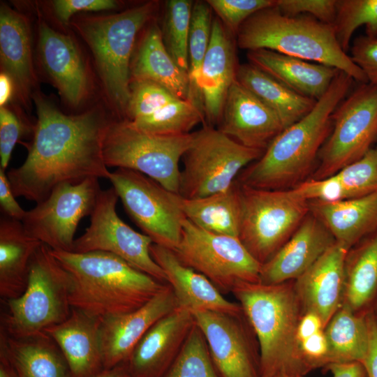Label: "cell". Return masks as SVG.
<instances>
[{
    "label": "cell",
    "mask_w": 377,
    "mask_h": 377,
    "mask_svg": "<svg viewBox=\"0 0 377 377\" xmlns=\"http://www.w3.org/2000/svg\"><path fill=\"white\" fill-rule=\"evenodd\" d=\"M32 98L37 121L27 156L7 172L15 197L38 203L59 184L108 179L103 145L111 121L98 110L67 115L40 94Z\"/></svg>",
    "instance_id": "1"
},
{
    "label": "cell",
    "mask_w": 377,
    "mask_h": 377,
    "mask_svg": "<svg viewBox=\"0 0 377 377\" xmlns=\"http://www.w3.org/2000/svg\"><path fill=\"white\" fill-rule=\"evenodd\" d=\"M355 80L338 71L329 89L303 118L280 133L262 156L251 163L237 182L266 190L297 186L311 169L330 135L333 113Z\"/></svg>",
    "instance_id": "2"
},
{
    "label": "cell",
    "mask_w": 377,
    "mask_h": 377,
    "mask_svg": "<svg viewBox=\"0 0 377 377\" xmlns=\"http://www.w3.org/2000/svg\"><path fill=\"white\" fill-rule=\"evenodd\" d=\"M51 252L69 274L71 307L96 316L135 311L167 284L110 253Z\"/></svg>",
    "instance_id": "3"
},
{
    "label": "cell",
    "mask_w": 377,
    "mask_h": 377,
    "mask_svg": "<svg viewBox=\"0 0 377 377\" xmlns=\"http://www.w3.org/2000/svg\"><path fill=\"white\" fill-rule=\"evenodd\" d=\"M294 281L277 284L243 282L232 291L256 337L260 377L309 373L297 339L304 310Z\"/></svg>",
    "instance_id": "4"
},
{
    "label": "cell",
    "mask_w": 377,
    "mask_h": 377,
    "mask_svg": "<svg viewBox=\"0 0 377 377\" xmlns=\"http://www.w3.org/2000/svg\"><path fill=\"white\" fill-rule=\"evenodd\" d=\"M237 46L248 51L266 49L333 67L360 84L368 80L340 47L332 26L310 15L287 16L274 6L249 17L236 34Z\"/></svg>",
    "instance_id": "5"
},
{
    "label": "cell",
    "mask_w": 377,
    "mask_h": 377,
    "mask_svg": "<svg viewBox=\"0 0 377 377\" xmlns=\"http://www.w3.org/2000/svg\"><path fill=\"white\" fill-rule=\"evenodd\" d=\"M70 277L53 256L41 244L31 260L27 286L18 297L3 300L1 330L15 338L40 335L64 321L71 314Z\"/></svg>",
    "instance_id": "6"
},
{
    "label": "cell",
    "mask_w": 377,
    "mask_h": 377,
    "mask_svg": "<svg viewBox=\"0 0 377 377\" xmlns=\"http://www.w3.org/2000/svg\"><path fill=\"white\" fill-rule=\"evenodd\" d=\"M156 3L147 2L110 15L82 18L78 31L91 49L104 89L114 105L126 112L130 68L137 34L151 19Z\"/></svg>",
    "instance_id": "7"
},
{
    "label": "cell",
    "mask_w": 377,
    "mask_h": 377,
    "mask_svg": "<svg viewBox=\"0 0 377 377\" xmlns=\"http://www.w3.org/2000/svg\"><path fill=\"white\" fill-rule=\"evenodd\" d=\"M192 138V133L156 135L137 129L126 119L112 121L103 140L104 161L107 167L139 172L179 193V161Z\"/></svg>",
    "instance_id": "8"
},
{
    "label": "cell",
    "mask_w": 377,
    "mask_h": 377,
    "mask_svg": "<svg viewBox=\"0 0 377 377\" xmlns=\"http://www.w3.org/2000/svg\"><path fill=\"white\" fill-rule=\"evenodd\" d=\"M239 185V239L263 265L288 240L309 214V201L293 188L266 190Z\"/></svg>",
    "instance_id": "9"
},
{
    "label": "cell",
    "mask_w": 377,
    "mask_h": 377,
    "mask_svg": "<svg viewBox=\"0 0 377 377\" xmlns=\"http://www.w3.org/2000/svg\"><path fill=\"white\" fill-rule=\"evenodd\" d=\"M182 156L179 195L198 198L229 188L239 172L265 151L249 148L214 127L205 125L192 133Z\"/></svg>",
    "instance_id": "10"
},
{
    "label": "cell",
    "mask_w": 377,
    "mask_h": 377,
    "mask_svg": "<svg viewBox=\"0 0 377 377\" xmlns=\"http://www.w3.org/2000/svg\"><path fill=\"white\" fill-rule=\"evenodd\" d=\"M186 266L207 277L222 293L238 284L260 282L261 264L239 237L202 230L187 219L180 242L174 250Z\"/></svg>",
    "instance_id": "11"
},
{
    "label": "cell",
    "mask_w": 377,
    "mask_h": 377,
    "mask_svg": "<svg viewBox=\"0 0 377 377\" xmlns=\"http://www.w3.org/2000/svg\"><path fill=\"white\" fill-rule=\"evenodd\" d=\"M377 140V84L362 83L337 107L313 179L328 177L366 155Z\"/></svg>",
    "instance_id": "12"
},
{
    "label": "cell",
    "mask_w": 377,
    "mask_h": 377,
    "mask_svg": "<svg viewBox=\"0 0 377 377\" xmlns=\"http://www.w3.org/2000/svg\"><path fill=\"white\" fill-rule=\"evenodd\" d=\"M108 180L117 191L129 217L154 244L174 251L186 219L179 195L135 170L117 168Z\"/></svg>",
    "instance_id": "13"
},
{
    "label": "cell",
    "mask_w": 377,
    "mask_h": 377,
    "mask_svg": "<svg viewBox=\"0 0 377 377\" xmlns=\"http://www.w3.org/2000/svg\"><path fill=\"white\" fill-rule=\"evenodd\" d=\"M98 179L56 186L26 212L22 223L27 233L52 250L72 251L78 223L91 214L102 190Z\"/></svg>",
    "instance_id": "14"
},
{
    "label": "cell",
    "mask_w": 377,
    "mask_h": 377,
    "mask_svg": "<svg viewBox=\"0 0 377 377\" xmlns=\"http://www.w3.org/2000/svg\"><path fill=\"white\" fill-rule=\"evenodd\" d=\"M118 194L112 186L101 190L91 213L90 224L75 239L73 252L104 251L112 253L135 268L163 283L165 272L150 253L151 239L126 224L117 214Z\"/></svg>",
    "instance_id": "15"
},
{
    "label": "cell",
    "mask_w": 377,
    "mask_h": 377,
    "mask_svg": "<svg viewBox=\"0 0 377 377\" xmlns=\"http://www.w3.org/2000/svg\"><path fill=\"white\" fill-rule=\"evenodd\" d=\"M222 377H260L259 346L244 313L192 312Z\"/></svg>",
    "instance_id": "16"
},
{
    "label": "cell",
    "mask_w": 377,
    "mask_h": 377,
    "mask_svg": "<svg viewBox=\"0 0 377 377\" xmlns=\"http://www.w3.org/2000/svg\"><path fill=\"white\" fill-rule=\"evenodd\" d=\"M178 307L170 286L167 283L139 309L102 318L101 337L104 369L128 359L147 331L161 318Z\"/></svg>",
    "instance_id": "17"
},
{
    "label": "cell",
    "mask_w": 377,
    "mask_h": 377,
    "mask_svg": "<svg viewBox=\"0 0 377 377\" xmlns=\"http://www.w3.org/2000/svg\"><path fill=\"white\" fill-rule=\"evenodd\" d=\"M218 129L245 147L265 151L284 128L278 115L236 80Z\"/></svg>",
    "instance_id": "18"
},
{
    "label": "cell",
    "mask_w": 377,
    "mask_h": 377,
    "mask_svg": "<svg viewBox=\"0 0 377 377\" xmlns=\"http://www.w3.org/2000/svg\"><path fill=\"white\" fill-rule=\"evenodd\" d=\"M194 324L192 311L180 306L158 320L126 361L131 377H161L176 359Z\"/></svg>",
    "instance_id": "19"
},
{
    "label": "cell",
    "mask_w": 377,
    "mask_h": 377,
    "mask_svg": "<svg viewBox=\"0 0 377 377\" xmlns=\"http://www.w3.org/2000/svg\"><path fill=\"white\" fill-rule=\"evenodd\" d=\"M335 242L327 228L309 212L288 240L261 265L260 283L296 280Z\"/></svg>",
    "instance_id": "20"
},
{
    "label": "cell",
    "mask_w": 377,
    "mask_h": 377,
    "mask_svg": "<svg viewBox=\"0 0 377 377\" xmlns=\"http://www.w3.org/2000/svg\"><path fill=\"white\" fill-rule=\"evenodd\" d=\"M348 250L343 244L335 242L294 281L304 312L318 316L324 328L342 305L344 263Z\"/></svg>",
    "instance_id": "21"
},
{
    "label": "cell",
    "mask_w": 377,
    "mask_h": 377,
    "mask_svg": "<svg viewBox=\"0 0 377 377\" xmlns=\"http://www.w3.org/2000/svg\"><path fill=\"white\" fill-rule=\"evenodd\" d=\"M231 35L218 17L213 19L200 78L205 119L213 127L219 124L228 90L237 80L239 65Z\"/></svg>",
    "instance_id": "22"
},
{
    "label": "cell",
    "mask_w": 377,
    "mask_h": 377,
    "mask_svg": "<svg viewBox=\"0 0 377 377\" xmlns=\"http://www.w3.org/2000/svg\"><path fill=\"white\" fill-rule=\"evenodd\" d=\"M102 318L72 308L64 321L45 331L64 356L71 377H94L104 369Z\"/></svg>",
    "instance_id": "23"
},
{
    "label": "cell",
    "mask_w": 377,
    "mask_h": 377,
    "mask_svg": "<svg viewBox=\"0 0 377 377\" xmlns=\"http://www.w3.org/2000/svg\"><path fill=\"white\" fill-rule=\"evenodd\" d=\"M150 253L165 272L178 306L192 312L207 310L233 316L244 313L239 303L226 299L207 277L184 265L174 251L153 243Z\"/></svg>",
    "instance_id": "24"
},
{
    "label": "cell",
    "mask_w": 377,
    "mask_h": 377,
    "mask_svg": "<svg viewBox=\"0 0 377 377\" xmlns=\"http://www.w3.org/2000/svg\"><path fill=\"white\" fill-rule=\"evenodd\" d=\"M38 46L42 64L61 96L73 107L80 105L88 94L89 80L74 41L42 22Z\"/></svg>",
    "instance_id": "25"
},
{
    "label": "cell",
    "mask_w": 377,
    "mask_h": 377,
    "mask_svg": "<svg viewBox=\"0 0 377 377\" xmlns=\"http://www.w3.org/2000/svg\"><path fill=\"white\" fill-rule=\"evenodd\" d=\"M249 63L267 73L294 91L320 99L329 89L339 70L275 51H248Z\"/></svg>",
    "instance_id": "26"
},
{
    "label": "cell",
    "mask_w": 377,
    "mask_h": 377,
    "mask_svg": "<svg viewBox=\"0 0 377 377\" xmlns=\"http://www.w3.org/2000/svg\"><path fill=\"white\" fill-rule=\"evenodd\" d=\"M0 57L3 73L13 80L19 99L28 105L36 82L29 26L22 15L5 5L0 10Z\"/></svg>",
    "instance_id": "27"
},
{
    "label": "cell",
    "mask_w": 377,
    "mask_h": 377,
    "mask_svg": "<svg viewBox=\"0 0 377 377\" xmlns=\"http://www.w3.org/2000/svg\"><path fill=\"white\" fill-rule=\"evenodd\" d=\"M310 212L336 242L349 249L377 230V190L364 196L334 202L309 201Z\"/></svg>",
    "instance_id": "28"
},
{
    "label": "cell",
    "mask_w": 377,
    "mask_h": 377,
    "mask_svg": "<svg viewBox=\"0 0 377 377\" xmlns=\"http://www.w3.org/2000/svg\"><path fill=\"white\" fill-rule=\"evenodd\" d=\"M41 242L25 231L21 221L0 219V296L3 300L20 297L25 290L29 269Z\"/></svg>",
    "instance_id": "29"
},
{
    "label": "cell",
    "mask_w": 377,
    "mask_h": 377,
    "mask_svg": "<svg viewBox=\"0 0 377 377\" xmlns=\"http://www.w3.org/2000/svg\"><path fill=\"white\" fill-rule=\"evenodd\" d=\"M131 81L147 80L165 87L180 99L188 100L189 80L175 63L156 24L146 31L131 64Z\"/></svg>",
    "instance_id": "30"
},
{
    "label": "cell",
    "mask_w": 377,
    "mask_h": 377,
    "mask_svg": "<svg viewBox=\"0 0 377 377\" xmlns=\"http://www.w3.org/2000/svg\"><path fill=\"white\" fill-rule=\"evenodd\" d=\"M0 353L9 360L18 377H71L64 356L46 333L15 338L0 331Z\"/></svg>",
    "instance_id": "31"
},
{
    "label": "cell",
    "mask_w": 377,
    "mask_h": 377,
    "mask_svg": "<svg viewBox=\"0 0 377 377\" xmlns=\"http://www.w3.org/2000/svg\"><path fill=\"white\" fill-rule=\"evenodd\" d=\"M377 296V230L351 247L344 263L342 305L359 314L373 309Z\"/></svg>",
    "instance_id": "32"
},
{
    "label": "cell",
    "mask_w": 377,
    "mask_h": 377,
    "mask_svg": "<svg viewBox=\"0 0 377 377\" xmlns=\"http://www.w3.org/2000/svg\"><path fill=\"white\" fill-rule=\"evenodd\" d=\"M186 219L206 231L239 237L242 203L237 180L227 190L198 198L179 195Z\"/></svg>",
    "instance_id": "33"
},
{
    "label": "cell",
    "mask_w": 377,
    "mask_h": 377,
    "mask_svg": "<svg viewBox=\"0 0 377 377\" xmlns=\"http://www.w3.org/2000/svg\"><path fill=\"white\" fill-rule=\"evenodd\" d=\"M237 80L278 115L284 129L306 116L317 101L294 91L250 63L238 66Z\"/></svg>",
    "instance_id": "34"
},
{
    "label": "cell",
    "mask_w": 377,
    "mask_h": 377,
    "mask_svg": "<svg viewBox=\"0 0 377 377\" xmlns=\"http://www.w3.org/2000/svg\"><path fill=\"white\" fill-rule=\"evenodd\" d=\"M367 314L356 313L341 305L332 316L324 328L328 364L363 361L368 346Z\"/></svg>",
    "instance_id": "35"
},
{
    "label": "cell",
    "mask_w": 377,
    "mask_h": 377,
    "mask_svg": "<svg viewBox=\"0 0 377 377\" xmlns=\"http://www.w3.org/2000/svg\"><path fill=\"white\" fill-rule=\"evenodd\" d=\"M212 10L207 1H197L193 3L188 40L189 94L188 100L202 112L203 105L200 78L211 37L213 20Z\"/></svg>",
    "instance_id": "36"
},
{
    "label": "cell",
    "mask_w": 377,
    "mask_h": 377,
    "mask_svg": "<svg viewBox=\"0 0 377 377\" xmlns=\"http://www.w3.org/2000/svg\"><path fill=\"white\" fill-rule=\"evenodd\" d=\"M140 131L161 135L190 133L197 124L205 121L203 112L188 100L178 98L152 114L134 121L126 120Z\"/></svg>",
    "instance_id": "37"
},
{
    "label": "cell",
    "mask_w": 377,
    "mask_h": 377,
    "mask_svg": "<svg viewBox=\"0 0 377 377\" xmlns=\"http://www.w3.org/2000/svg\"><path fill=\"white\" fill-rule=\"evenodd\" d=\"M193 3L170 0L166 3L163 29L165 46L177 66L188 74V40Z\"/></svg>",
    "instance_id": "38"
},
{
    "label": "cell",
    "mask_w": 377,
    "mask_h": 377,
    "mask_svg": "<svg viewBox=\"0 0 377 377\" xmlns=\"http://www.w3.org/2000/svg\"><path fill=\"white\" fill-rule=\"evenodd\" d=\"M365 25L366 36L377 38V0H337L334 24L336 38L347 53L353 33Z\"/></svg>",
    "instance_id": "39"
},
{
    "label": "cell",
    "mask_w": 377,
    "mask_h": 377,
    "mask_svg": "<svg viewBox=\"0 0 377 377\" xmlns=\"http://www.w3.org/2000/svg\"><path fill=\"white\" fill-rule=\"evenodd\" d=\"M161 377H218L206 340L195 322L176 359Z\"/></svg>",
    "instance_id": "40"
},
{
    "label": "cell",
    "mask_w": 377,
    "mask_h": 377,
    "mask_svg": "<svg viewBox=\"0 0 377 377\" xmlns=\"http://www.w3.org/2000/svg\"><path fill=\"white\" fill-rule=\"evenodd\" d=\"M332 175L339 182L346 200L362 197L376 191L377 154L374 149Z\"/></svg>",
    "instance_id": "41"
},
{
    "label": "cell",
    "mask_w": 377,
    "mask_h": 377,
    "mask_svg": "<svg viewBox=\"0 0 377 377\" xmlns=\"http://www.w3.org/2000/svg\"><path fill=\"white\" fill-rule=\"evenodd\" d=\"M161 85L147 80L131 81L130 98L126 109L128 121L148 117L178 99Z\"/></svg>",
    "instance_id": "42"
},
{
    "label": "cell",
    "mask_w": 377,
    "mask_h": 377,
    "mask_svg": "<svg viewBox=\"0 0 377 377\" xmlns=\"http://www.w3.org/2000/svg\"><path fill=\"white\" fill-rule=\"evenodd\" d=\"M212 10L217 15L226 28L237 34L241 25L252 15L263 9L274 6L276 0H207Z\"/></svg>",
    "instance_id": "43"
},
{
    "label": "cell",
    "mask_w": 377,
    "mask_h": 377,
    "mask_svg": "<svg viewBox=\"0 0 377 377\" xmlns=\"http://www.w3.org/2000/svg\"><path fill=\"white\" fill-rule=\"evenodd\" d=\"M274 7L287 16L309 14L332 26L337 14V0H276Z\"/></svg>",
    "instance_id": "44"
},
{
    "label": "cell",
    "mask_w": 377,
    "mask_h": 377,
    "mask_svg": "<svg viewBox=\"0 0 377 377\" xmlns=\"http://www.w3.org/2000/svg\"><path fill=\"white\" fill-rule=\"evenodd\" d=\"M28 127L11 110L4 106L0 110V168L6 170L15 144Z\"/></svg>",
    "instance_id": "45"
},
{
    "label": "cell",
    "mask_w": 377,
    "mask_h": 377,
    "mask_svg": "<svg viewBox=\"0 0 377 377\" xmlns=\"http://www.w3.org/2000/svg\"><path fill=\"white\" fill-rule=\"evenodd\" d=\"M350 52L352 60L364 72L368 82L377 84V38H356Z\"/></svg>",
    "instance_id": "46"
},
{
    "label": "cell",
    "mask_w": 377,
    "mask_h": 377,
    "mask_svg": "<svg viewBox=\"0 0 377 377\" xmlns=\"http://www.w3.org/2000/svg\"><path fill=\"white\" fill-rule=\"evenodd\" d=\"M52 5L59 20L67 24L77 12L110 10L116 8L117 3L113 0H56Z\"/></svg>",
    "instance_id": "47"
},
{
    "label": "cell",
    "mask_w": 377,
    "mask_h": 377,
    "mask_svg": "<svg viewBox=\"0 0 377 377\" xmlns=\"http://www.w3.org/2000/svg\"><path fill=\"white\" fill-rule=\"evenodd\" d=\"M0 207L3 216L21 221L27 212L15 200L7 173L2 168H0Z\"/></svg>",
    "instance_id": "48"
},
{
    "label": "cell",
    "mask_w": 377,
    "mask_h": 377,
    "mask_svg": "<svg viewBox=\"0 0 377 377\" xmlns=\"http://www.w3.org/2000/svg\"><path fill=\"white\" fill-rule=\"evenodd\" d=\"M368 325V346L365 357L361 362L367 377H377V318L371 310L367 314Z\"/></svg>",
    "instance_id": "49"
},
{
    "label": "cell",
    "mask_w": 377,
    "mask_h": 377,
    "mask_svg": "<svg viewBox=\"0 0 377 377\" xmlns=\"http://www.w3.org/2000/svg\"><path fill=\"white\" fill-rule=\"evenodd\" d=\"M324 369L331 372L332 377H367L360 362L330 363Z\"/></svg>",
    "instance_id": "50"
},
{
    "label": "cell",
    "mask_w": 377,
    "mask_h": 377,
    "mask_svg": "<svg viewBox=\"0 0 377 377\" xmlns=\"http://www.w3.org/2000/svg\"><path fill=\"white\" fill-rule=\"evenodd\" d=\"M323 329V324L318 316L312 312H304L297 327V343Z\"/></svg>",
    "instance_id": "51"
},
{
    "label": "cell",
    "mask_w": 377,
    "mask_h": 377,
    "mask_svg": "<svg viewBox=\"0 0 377 377\" xmlns=\"http://www.w3.org/2000/svg\"><path fill=\"white\" fill-rule=\"evenodd\" d=\"M13 82L6 73L2 72L0 75V105L1 108L9 101L13 89Z\"/></svg>",
    "instance_id": "52"
},
{
    "label": "cell",
    "mask_w": 377,
    "mask_h": 377,
    "mask_svg": "<svg viewBox=\"0 0 377 377\" xmlns=\"http://www.w3.org/2000/svg\"><path fill=\"white\" fill-rule=\"evenodd\" d=\"M94 377H131L126 362L110 369H104Z\"/></svg>",
    "instance_id": "53"
},
{
    "label": "cell",
    "mask_w": 377,
    "mask_h": 377,
    "mask_svg": "<svg viewBox=\"0 0 377 377\" xmlns=\"http://www.w3.org/2000/svg\"><path fill=\"white\" fill-rule=\"evenodd\" d=\"M0 377H18L9 360L0 353Z\"/></svg>",
    "instance_id": "54"
},
{
    "label": "cell",
    "mask_w": 377,
    "mask_h": 377,
    "mask_svg": "<svg viewBox=\"0 0 377 377\" xmlns=\"http://www.w3.org/2000/svg\"><path fill=\"white\" fill-rule=\"evenodd\" d=\"M269 377H306V376L297 375V374H276V375L269 376Z\"/></svg>",
    "instance_id": "55"
},
{
    "label": "cell",
    "mask_w": 377,
    "mask_h": 377,
    "mask_svg": "<svg viewBox=\"0 0 377 377\" xmlns=\"http://www.w3.org/2000/svg\"><path fill=\"white\" fill-rule=\"evenodd\" d=\"M372 311H373L374 313L375 314V316H376V318H377V296H376V298L375 300Z\"/></svg>",
    "instance_id": "56"
},
{
    "label": "cell",
    "mask_w": 377,
    "mask_h": 377,
    "mask_svg": "<svg viewBox=\"0 0 377 377\" xmlns=\"http://www.w3.org/2000/svg\"><path fill=\"white\" fill-rule=\"evenodd\" d=\"M375 150L376 154H377V147L376 148H374Z\"/></svg>",
    "instance_id": "57"
}]
</instances>
